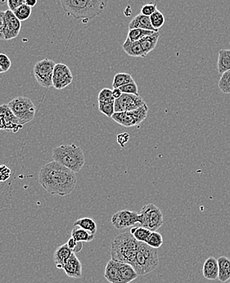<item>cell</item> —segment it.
<instances>
[{
	"instance_id": "1",
	"label": "cell",
	"mask_w": 230,
	"mask_h": 283,
	"mask_svg": "<svg viewBox=\"0 0 230 283\" xmlns=\"http://www.w3.org/2000/svg\"><path fill=\"white\" fill-rule=\"evenodd\" d=\"M39 183L51 195L66 197L75 190L77 178L75 172L53 161L41 168Z\"/></svg>"
},
{
	"instance_id": "2",
	"label": "cell",
	"mask_w": 230,
	"mask_h": 283,
	"mask_svg": "<svg viewBox=\"0 0 230 283\" xmlns=\"http://www.w3.org/2000/svg\"><path fill=\"white\" fill-rule=\"evenodd\" d=\"M108 2L109 0H60L65 13L74 19L82 20L83 23L101 14Z\"/></svg>"
},
{
	"instance_id": "3",
	"label": "cell",
	"mask_w": 230,
	"mask_h": 283,
	"mask_svg": "<svg viewBox=\"0 0 230 283\" xmlns=\"http://www.w3.org/2000/svg\"><path fill=\"white\" fill-rule=\"evenodd\" d=\"M139 242L131 233H123L116 236L111 245V256L116 261L133 264Z\"/></svg>"
},
{
	"instance_id": "4",
	"label": "cell",
	"mask_w": 230,
	"mask_h": 283,
	"mask_svg": "<svg viewBox=\"0 0 230 283\" xmlns=\"http://www.w3.org/2000/svg\"><path fill=\"white\" fill-rule=\"evenodd\" d=\"M52 159L75 173L81 171L86 164L83 150L76 144H63L52 151Z\"/></svg>"
},
{
	"instance_id": "5",
	"label": "cell",
	"mask_w": 230,
	"mask_h": 283,
	"mask_svg": "<svg viewBox=\"0 0 230 283\" xmlns=\"http://www.w3.org/2000/svg\"><path fill=\"white\" fill-rule=\"evenodd\" d=\"M159 264V257L157 250L151 247L147 243H140L136 257L134 259L133 267L138 276H144L157 269Z\"/></svg>"
},
{
	"instance_id": "6",
	"label": "cell",
	"mask_w": 230,
	"mask_h": 283,
	"mask_svg": "<svg viewBox=\"0 0 230 283\" xmlns=\"http://www.w3.org/2000/svg\"><path fill=\"white\" fill-rule=\"evenodd\" d=\"M7 105L22 125L31 122L35 118L36 107L29 98L18 96L10 101Z\"/></svg>"
},
{
	"instance_id": "7",
	"label": "cell",
	"mask_w": 230,
	"mask_h": 283,
	"mask_svg": "<svg viewBox=\"0 0 230 283\" xmlns=\"http://www.w3.org/2000/svg\"><path fill=\"white\" fill-rule=\"evenodd\" d=\"M138 224L152 232L157 231L163 224V214L154 204H147L138 213Z\"/></svg>"
},
{
	"instance_id": "8",
	"label": "cell",
	"mask_w": 230,
	"mask_h": 283,
	"mask_svg": "<svg viewBox=\"0 0 230 283\" xmlns=\"http://www.w3.org/2000/svg\"><path fill=\"white\" fill-rule=\"evenodd\" d=\"M148 107L145 103L138 109L131 112H115L112 119L122 126L131 128L138 126L147 117Z\"/></svg>"
},
{
	"instance_id": "9",
	"label": "cell",
	"mask_w": 230,
	"mask_h": 283,
	"mask_svg": "<svg viewBox=\"0 0 230 283\" xmlns=\"http://www.w3.org/2000/svg\"><path fill=\"white\" fill-rule=\"evenodd\" d=\"M55 66L56 63L50 59H43L36 62L33 68L34 76L40 85L46 88L52 87Z\"/></svg>"
},
{
	"instance_id": "10",
	"label": "cell",
	"mask_w": 230,
	"mask_h": 283,
	"mask_svg": "<svg viewBox=\"0 0 230 283\" xmlns=\"http://www.w3.org/2000/svg\"><path fill=\"white\" fill-rule=\"evenodd\" d=\"M22 125L20 123L16 116L13 114L12 110L10 109L7 104L0 106V130L11 131L17 133L22 129Z\"/></svg>"
},
{
	"instance_id": "11",
	"label": "cell",
	"mask_w": 230,
	"mask_h": 283,
	"mask_svg": "<svg viewBox=\"0 0 230 283\" xmlns=\"http://www.w3.org/2000/svg\"><path fill=\"white\" fill-rule=\"evenodd\" d=\"M144 104V100L141 96L123 93L115 100V112H131Z\"/></svg>"
},
{
	"instance_id": "12",
	"label": "cell",
	"mask_w": 230,
	"mask_h": 283,
	"mask_svg": "<svg viewBox=\"0 0 230 283\" xmlns=\"http://www.w3.org/2000/svg\"><path fill=\"white\" fill-rule=\"evenodd\" d=\"M73 81V76L67 65L56 63L52 76V87L56 89H63L70 85Z\"/></svg>"
},
{
	"instance_id": "13",
	"label": "cell",
	"mask_w": 230,
	"mask_h": 283,
	"mask_svg": "<svg viewBox=\"0 0 230 283\" xmlns=\"http://www.w3.org/2000/svg\"><path fill=\"white\" fill-rule=\"evenodd\" d=\"M138 223V213L131 211L129 209H123L116 212L112 217V224L115 229H127L129 227L134 226Z\"/></svg>"
},
{
	"instance_id": "14",
	"label": "cell",
	"mask_w": 230,
	"mask_h": 283,
	"mask_svg": "<svg viewBox=\"0 0 230 283\" xmlns=\"http://www.w3.org/2000/svg\"><path fill=\"white\" fill-rule=\"evenodd\" d=\"M22 28V23L11 10L5 11V27L3 35L5 40L17 38Z\"/></svg>"
},
{
	"instance_id": "15",
	"label": "cell",
	"mask_w": 230,
	"mask_h": 283,
	"mask_svg": "<svg viewBox=\"0 0 230 283\" xmlns=\"http://www.w3.org/2000/svg\"><path fill=\"white\" fill-rule=\"evenodd\" d=\"M62 269L71 279H81L82 277V264L75 253L71 255Z\"/></svg>"
},
{
	"instance_id": "16",
	"label": "cell",
	"mask_w": 230,
	"mask_h": 283,
	"mask_svg": "<svg viewBox=\"0 0 230 283\" xmlns=\"http://www.w3.org/2000/svg\"><path fill=\"white\" fill-rule=\"evenodd\" d=\"M72 254L73 251L70 249L67 243L58 246L53 254V261L57 269H63V266Z\"/></svg>"
},
{
	"instance_id": "17",
	"label": "cell",
	"mask_w": 230,
	"mask_h": 283,
	"mask_svg": "<svg viewBox=\"0 0 230 283\" xmlns=\"http://www.w3.org/2000/svg\"><path fill=\"white\" fill-rule=\"evenodd\" d=\"M203 277L207 280H216L219 276L218 260L213 256L206 259L202 269Z\"/></svg>"
},
{
	"instance_id": "18",
	"label": "cell",
	"mask_w": 230,
	"mask_h": 283,
	"mask_svg": "<svg viewBox=\"0 0 230 283\" xmlns=\"http://www.w3.org/2000/svg\"><path fill=\"white\" fill-rule=\"evenodd\" d=\"M120 267L121 262L110 259L104 272V278L110 283H120Z\"/></svg>"
},
{
	"instance_id": "19",
	"label": "cell",
	"mask_w": 230,
	"mask_h": 283,
	"mask_svg": "<svg viewBox=\"0 0 230 283\" xmlns=\"http://www.w3.org/2000/svg\"><path fill=\"white\" fill-rule=\"evenodd\" d=\"M122 48H123V50L125 51L126 54H128L131 57H146L139 41H132L130 39L126 38L125 43L122 45Z\"/></svg>"
},
{
	"instance_id": "20",
	"label": "cell",
	"mask_w": 230,
	"mask_h": 283,
	"mask_svg": "<svg viewBox=\"0 0 230 283\" xmlns=\"http://www.w3.org/2000/svg\"><path fill=\"white\" fill-rule=\"evenodd\" d=\"M143 29V30H147V31H154V32H158L156 29L153 28L152 23H151V20L150 17L145 16V15L140 13L137 15L136 17H134L132 21L130 22L129 24V30H132V29Z\"/></svg>"
},
{
	"instance_id": "21",
	"label": "cell",
	"mask_w": 230,
	"mask_h": 283,
	"mask_svg": "<svg viewBox=\"0 0 230 283\" xmlns=\"http://www.w3.org/2000/svg\"><path fill=\"white\" fill-rule=\"evenodd\" d=\"M138 275L131 264L121 263L120 267V283H131L138 278Z\"/></svg>"
},
{
	"instance_id": "22",
	"label": "cell",
	"mask_w": 230,
	"mask_h": 283,
	"mask_svg": "<svg viewBox=\"0 0 230 283\" xmlns=\"http://www.w3.org/2000/svg\"><path fill=\"white\" fill-rule=\"evenodd\" d=\"M219 281L226 283L230 279V259L226 256H221L218 259Z\"/></svg>"
},
{
	"instance_id": "23",
	"label": "cell",
	"mask_w": 230,
	"mask_h": 283,
	"mask_svg": "<svg viewBox=\"0 0 230 283\" xmlns=\"http://www.w3.org/2000/svg\"><path fill=\"white\" fill-rule=\"evenodd\" d=\"M160 36L161 35L158 31V32H154L152 35H149V36L142 38V40H140L139 42L141 43V46H142V50L144 52L146 56L156 48Z\"/></svg>"
},
{
	"instance_id": "24",
	"label": "cell",
	"mask_w": 230,
	"mask_h": 283,
	"mask_svg": "<svg viewBox=\"0 0 230 283\" xmlns=\"http://www.w3.org/2000/svg\"><path fill=\"white\" fill-rule=\"evenodd\" d=\"M217 69L220 74L230 70V49H221L219 52L218 63Z\"/></svg>"
},
{
	"instance_id": "25",
	"label": "cell",
	"mask_w": 230,
	"mask_h": 283,
	"mask_svg": "<svg viewBox=\"0 0 230 283\" xmlns=\"http://www.w3.org/2000/svg\"><path fill=\"white\" fill-rule=\"evenodd\" d=\"M94 234L78 226H74V229L71 231V238L81 243H91L94 239Z\"/></svg>"
},
{
	"instance_id": "26",
	"label": "cell",
	"mask_w": 230,
	"mask_h": 283,
	"mask_svg": "<svg viewBox=\"0 0 230 283\" xmlns=\"http://www.w3.org/2000/svg\"><path fill=\"white\" fill-rule=\"evenodd\" d=\"M74 226H78L81 229H85L86 231L90 232V233L94 234L97 232V224L95 223L93 219L88 218V217H85V218H81L76 220L74 223Z\"/></svg>"
},
{
	"instance_id": "27",
	"label": "cell",
	"mask_w": 230,
	"mask_h": 283,
	"mask_svg": "<svg viewBox=\"0 0 230 283\" xmlns=\"http://www.w3.org/2000/svg\"><path fill=\"white\" fill-rule=\"evenodd\" d=\"M130 233L133 235L134 238H136V240L140 243H145L147 242V239L149 238L150 234L152 233V231L149 229H146L144 227L138 226L133 227L131 229Z\"/></svg>"
},
{
	"instance_id": "28",
	"label": "cell",
	"mask_w": 230,
	"mask_h": 283,
	"mask_svg": "<svg viewBox=\"0 0 230 283\" xmlns=\"http://www.w3.org/2000/svg\"><path fill=\"white\" fill-rule=\"evenodd\" d=\"M133 77L128 73H118L116 74L113 79L112 87L113 88H121V86L126 85L127 83L134 82Z\"/></svg>"
},
{
	"instance_id": "29",
	"label": "cell",
	"mask_w": 230,
	"mask_h": 283,
	"mask_svg": "<svg viewBox=\"0 0 230 283\" xmlns=\"http://www.w3.org/2000/svg\"><path fill=\"white\" fill-rule=\"evenodd\" d=\"M152 33H154V31H147L143 29H132V30H129L127 38L132 41H139L140 40H142V38L149 35H152Z\"/></svg>"
},
{
	"instance_id": "30",
	"label": "cell",
	"mask_w": 230,
	"mask_h": 283,
	"mask_svg": "<svg viewBox=\"0 0 230 283\" xmlns=\"http://www.w3.org/2000/svg\"><path fill=\"white\" fill-rule=\"evenodd\" d=\"M31 12H32V7H30L28 5H26V3L22 5L21 7H18V8H17L15 11H13V13H14L15 16H16L21 22L28 19L29 17H31Z\"/></svg>"
},
{
	"instance_id": "31",
	"label": "cell",
	"mask_w": 230,
	"mask_h": 283,
	"mask_svg": "<svg viewBox=\"0 0 230 283\" xmlns=\"http://www.w3.org/2000/svg\"><path fill=\"white\" fill-rule=\"evenodd\" d=\"M218 86L222 93L230 94V70L222 74Z\"/></svg>"
},
{
	"instance_id": "32",
	"label": "cell",
	"mask_w": 230,
	"mask_h": 283,
	"mask_svg": "<svg viewBox=\"0 0 230 283\" xmlns=\"http://www.w3.org/2000/svg\"><path fill=\"white\" fill-rule=\"evenodd\" d=\"M146 243L151 247L157 249V248L161 247L163 244V238H162L161 233L156 231L152 232Z\"/></svg>"
},
{
	"instance_id": "33",
	"label": "cell",
	"mask_w": 230,
	"mask_h": 283,
	"mask_svg": "<svg viewBox=\"0 0 230 283\" xmlns=\"http://www.w3.org/2000/svg\"><path fill=\"white\" fill-rule=\"evenodd\" d=\"M98 110L102 114L112 118L115 113V102H98Z\"/></svg>"
},
{
	"instance_id": "34",
	"label": "cell",
	"mask_w": 230,
	"mask_h": 283,
	"mask_svg": "<svg viewBox=\"0 0 230 283\" xmlns=\"http://www.w3.org/2000/svg\"><path fill=\"white\" fill-rule=\"evenodd\" d=\"M151 23H152L153 28L158 31L161 27L165 24V17L162 14V12H160L159 10H157L150 17Z\"/></svg>"
},
{
	"instance_id": "35",
	"label": "cell",
	"mask_w": 230,
	"mask_h": 283,
	"mask_svg": "<svg viewBox=\"0 0 230 283\" xmlns=\"http://www.w3.org/2000/svg\"><path fill=\"white\" fill-rule=\"evenodd\" d=\"M98 102H115L114 97L112 95V90L110 88H102L100 91L98 97H97Z\"/></svg>"
},
{
	"instance_id": "36",
	"label": "cell",
	"mask_w": 230,
	"mask_h": 283,
	"mask_svg": "<svg viewBox=\"0 0 230 283\" xmlns=\"http://www.w3.org/2000/svg\"><path fill=\"white\" fill-rule=\"evenodd\" d=\"M121 92L123 93H128V94H135V95H139L138 94V88L136 81H134L132 83H127L126 85L121 86Z\"/></svg>"
},
{
	"instance_id": "37",
	"label": "cell",
	"mask_w": 230,
	"mask_h": 283,
	"mask_svg": "<svg viewBox=\"0 0 230 283\" xmlns=\"http://www.w3.org/2000/svg\"><path fill=\"white\" fill-rule=\"evenodd\" d=\"M0 67L2 68L3 72H8L11 67H12L11 60L4 53H0Z\"/></svg>"
},
{
	"instance_id": "38",
	"label": "cell",
	"mask_w": 230,
	"mask_h": 283,
	"mask_svg": "<svg viewBox=\"0 0 230 283\" xmlns=\"http://www.w3.org/2000/svg\"><path fill=\"white\" fill-rule=\"evenodd\" d=\"M67 244V245L69 246L70 249H71L75 254L81 252L82 249H83V243L77 242V241L75 240L73 238H70Z\"/></svg>"
},
{
	"instance_id": "39",
	"label": "cell",
	"mask_w": 230,
	"mask_h": 283,
	"mask_svg": "<svg viewBox=\"0 0 230 283\" xmlns=\"http://www.w3.org/2000/svg\"><path fill=\"white\" fill-rule=\"evenodd\" d=\"M11 174H12V171L7 165H5V164L0 165V182L1 183L8 180L11 177Z\"/></svg>"
},
{
	"instance_id": "40",
	"label": "cell",
	"mask_w": 230,
	"mask_h": 283,
	"mask_svg": "<svg viewBox=\"0 0 230 283\" xmlns=\"http://www.w3.org/2000/svg\"><path fill=\"white\" fill-rule=\"evenodd\" d=\"M157 10V4L155 3H148V4H145L141 9V13L147 16V17H151L153 13H154Z\"/></svg>"
},
{
	"instance_id": "41",
	"label": "cell",
	"mask_w": 230,
	"mask_h": 283,
	"mask_svg": "<svg viewBox=\"0 0 230 283\" xmlns=\"http://www.w3.org/2000/svg\"><path fill=\"white\" fill-rule=\"evenodd\" d=\"M130 138H131V136L128 133H122L117 135L116 141H117V143L121 146V148H124L126 143H128Z\"/></svg>"
},
{
	"instance_id": "42",
	"label": "cell",
	"mask_w": 230,
	"mask_h": 283,
	"mask_svg": "<svg viewBox=\"0 0 230 283\" xmlns=\"http://www.w3.org/2000/svg\"><path fill=\"white\" fill-rule=\"evenodd\" d=\"M7 6L9 7V10L11 11H15V10L21 7L22 5L26 3V0H7Z\"/></svg>"
},
{
	"instance_id": "43",
	"label": "cell",
	"mask_w": 230,
	"mask_h": 283,
	"mask_svg": "<svg viewBox=\"0 0 230 283\" xmlns=\"http://www.w3.org/2000/svg\"><path fill=\"white\" fill-rule=\"evenodd\" d=\"M5 27V11H0V40H5L4 31Z\"/></svg>"
},
{
	"instance_id": "44",
	"label": "cell",
	"mask_w": 230,
	"mask_h": 283,
	"mask_svg": "<svg viewBox=\"0 0 230 283\" xmlns=\"http://www.w3.org/2000/svg\"><path fill=\"white\" fill-rule=\"evenodd\" d=\"M122 94H123V93L121 92L120 88H113V89H112V95L114 97L115 99H117V98H120Z\"/></svg>"
},
{
	"instance_id": "45",
	"label": "cell",
	"mask_w": 230,
	"mask_h": 283,
	"mask_svg": "<svg viewBox=\"0 0 230 283\" xmlns=\"http://www.w3.org/2000/svg\"><path fill=\"white\" fill-rule=\"evenodd\" d=\"M36 3H37V0H26V4L31 7H35Z\"/></svg>"
},
{
	"instance_id": "46",
	"label": "cell",
	"mask_w": 230,
	"mask_h": 283,
	"mask_svg": "<svg viewBox=\"0 0 230 283\" xmlns=\"http://www.w3.org/2000/svg\"><path fill=\"white\" fill-rule=\"evenodd\" d=\"M6 2V0H0V5H2Z\"/></svg>"
},
{
	"instance_id": "47",
	"label": "cell",
	"mask_w": 230,
	"mask_h": 283,
	"mask_svg": "<svg viewBox=\"0 0 230 283\" xmlns=\"http://www.w3.org/2000/svg\"><path fill=\"white\" fill-rule=\"evenodd\" d=\"M1 73H3V72H2V68L0 67V74H1Z\"/></svg>"
},
{
	"instance_id": "48",
	"label": "cell",
	"mask_w": 230,
	"mask_h": 283,
	"mask_svg": "<svg viewBox=\"0 0 230 283\" xmlns=\"http://www.w3.org/2000/svg\"></svg>"
}]
</instances>
